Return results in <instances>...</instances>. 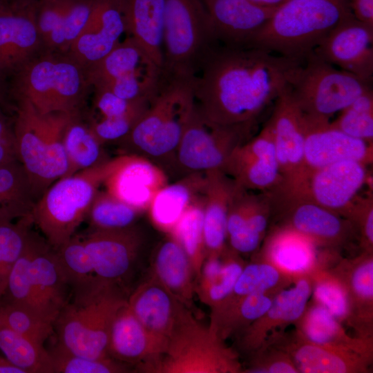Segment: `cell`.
<instances>
[{
    "label": "cell",
    "mask_w": 373,
    "mask_h": 373,
    "mask_svg": "<svg viewBox=\"0 0 373 373\" xmlns=\"http://www.w3.org/2000/svg\"><path fill=\"white\" fill-rule=\"evenodd\" d=\"M142 213L117 199L106 191L96 193L86 218L90 230H113L131 227Z\"/></svg>",
    "instance_id": "43"
},
{
    "label": "cell",
    "mask_w": 373,
    "mask_h": 373,
    "mask_svg": "<svg viewBox=\"0 0 373 373\" xmlns=\"http://www.w3.org/2000/svg\"><path fill=\"white\" fill-rule=\"evenodd\" d=\"M153 68H159L138 44L127 37L86 72L91 88H98L126 75Z\"/></svg>",
    "instance_id": "37"
},
{
    "label": "cell",
    "mask_w": 373,
    "mask_h": 373,
    "mask_svg": "<svg viewBox=\"0 0 373 373\" xmlns=\"http://www.w3.org/2000/svg\"><path fill=\"white\" fill-rule=\"evenodd\" d=\"M285 351L299 373H367L373 358L312 343L296 329L273 332L265 341Z\"/></svg>",
    "instance_id": "18"
},
{
    "label": "cell",
    "mask_w": 373,
    "mask_h": 373,
    "mask_svg": "<svg viewBox=\"0 0 373 373\" xmlns=\"http://www.w3.org/2000/svg\"><path fill=\"white\" fill-rule=\"evenodd\" d=\"M204 200L203 195L191 204L168 233L189 258L196 281L207 258L203 233Z\"/></svg>",
    "instance_id": "40"
},
{
    "label": "cell",
    "mask_w": 373,
    "mask_h": 373,
    "mask_svg": "<svg viewBox=\"0 0 373 373\" xmlns=\"http://www.w3.org/2000/svg\"><path fill=\"white\" fill-rule=\"evenodd\" d=\"M352 16L349 0H287L249 46L304 59L336 26Z\"/></svg>",
    "instance_id": "3"
},
{
    "label": "cell",
    "mask_w": 373,
    "mask_h": 373,
    "mask_svg": "<svg viewBox=\"0 0 373 373\" xmlns=\"http://www.w3.org/2000/svg\"><path fill=\"white\" fill-rule=\"evenodd\" d=\"M303 115L304 156L308 174L340 161L354 160L366 165L372 163L373 144L343 133L332 126L329 120Z\"/></svg>",
    "instance_id": "21"
},
{
    "label": "cell",
    "mask_w": 373,
    "mask_h": 373,
    "mask_svg": "<svg viewBox=\"0 0 373 373\" xmlns=\"http://www.w3.org/2000/svg\"><path fill=\"white\" fill-rule=\"evenodd\" d=\"M368 178L366 164L354 160L340 161L310 171L303 187L290 193L309 199L343 216Z\"/></svg>",
    "instance_id": "20"
},
{
    "label": "cell",
    "mask_w": 373,
    "mask_h": 373,
    "mask_svg": "<svg viewBox=\"0 0 373 373\" xmlns=\"http://www.w3.org/2000/svg\"><path fill=\"white\" fill-rule=\"evenodd\" d=\"M93 90L95 106L102 117H118L144 112L151 102L124 99L106 89Z\"/></svg>",
    "instance_id": "54"
},
{
    "label": "cell",
    "mask_w": 373,
    "mask_h": 373,
    "mask_svg": "<svg viewBox=\"0 0 373 373\" xmlns=\"http://www.w3.org/2000/svg\"><path fill=\"white\" fill-rule=\"evenodd\" d=\"M309 276L312 301L325 308L341 323L347 325L350 305L342 282L329 269L315 270Z\"/></svg>",
    "instance_id": "46"
},
{
    "label": "cell",
    "mask_w": 373,
    "mask_h": 373,
    "mask_svg": "<svg viewBox=\"0 0 373 373\" xmlns=\"http://www.w3.org/2000/svg\"><path fill=\"white\" fill-rule=\"evenodd\" d=\"M127 303L147 329L167 341L188 310L186 306L152 274L128 296Z\"/></svg>",
    "instance_id": "30"
},
{
    "label": "cell",
    "mask_w": 373,
    "mask_h": 373,
    "mask_svg": "<svg viewBox=\"0 0 373 373\" xmlns=\"http://www.w3.org/2000/svg\"><path fill=\"white\" fill-rule=\"evenodd\" d=\"M0 373H24V372L12 364L6 358L0 356Z\"/></svg>",
    "instance_id": "59"
},
{
    "label": "cell",
    "mask_w": 373,
    "mask_h": 373,
    "mask_svg": "<svg viewBox=\"0 0 373 373\" xmlns=\"http://www.w3.org/2000/svg\"><path fill=\"white\" fill-rule=\"evenodd\" d=\"M205 173H191L167 184L155 195L147 211L153 224L169 233L188 207L204 194Z\"/></svg>",
    "instance_id": "35"
},
{
    "label": "cell",
    "mask_w": 373,
    "mask_h": 373,
    "mask_svg": "<svg viewBox=\"0 0 373 373\" xmlns=\"http://www.w3.org/2000/svg\"><path fill=\"white\" fill-rule=\"evenodd\" d=\"M218 41L228 46H249L276 8L249 0H201Z\"/></svg>",
    "instance_id": "28"
},
{
    "label": "cell",
    "mask_w": 373,
    "mask_h": 373,
    "mask_svg": "<svg viewBox=\"0 0 373 373\" xmlns=\"http://www.w3.org/2000/svg\"><path fill=\"white\" fill-rule=\"evenodd\" d=\"M63 144L68 159L69 176L98 165L108 159L103 144L92 131L89 124L83 122L82 114L73 115L64 133Z\"/></svg>",
    "instance_id": "39"
},
{
    "label": "cell",
    "mask_w": 373,
    "mask_h": 373,
    "mask_svg": "<svg viewBox=\"0 0 373 373\" xmlns=\"http://www.w3.org/2000/svg\"><path fill=\"white\" fill-rule=\"evenodd\" d=\"M37 200L19 160L0 165V220H15L30 216Z\"/></svg>",
    "instance_id": "38"
},
{
    "label": "cell",
    "mask_w": 373,
    "mask_h": 373,
    "mask_svg": "<svg viewBox=\"0 0 373 373\" xmlns=\"http://www.w3.org/2000/svg\"><path fill=\"white\" fill-rule=\"evenodd\" d=\"M14 99L17 158L25 169L38 200L68 171L63 137L73 115L64 113L41 115L26 99Z\"/></svg>",
    "instance_id": "5"
},
{
    "label": "cell",
    "mask_w": 373,
    "mask_h": 373,
    "mask_svg": "<svg viewBox=\"0 0 373 373\" xmlns=\"http://www.w3.org/2000/svg\"><path fill=\"white\" fill-rule=\"evenodd\" d=\"M0 108V165L18 160L13 122Z\"/></svg>",
    "instance_id": "56"
},
{
    "label": "cell",
    "mask_w": 373,
    "mask_h": 373,
    "mask_svg": "<svg viewBox=\"0 0 373 373\" xmlns=\"http://www.w3.org/2000/svg\"><path fill=\"white\" fill-rule=\"evenodd\" d=\"M294 280L274 265L254 258L245 265L232 292L220 305L254 293L277 294L291 285Z\"/></svg>",
    "instance_id": "41"
},
{
    "label": "cell",
    "mask_w": 373,
    "mask_h": 373,
    "mask_svg": "<svg viewBox=\"0 0 373 373\" xmlns=\"http://www.w3.org/2000/svg\"><path fill=\"white\" fill-rule=\"evenodd\" d=\"M0 350L24 373H52L50 354L44 345L1 325Z\"/></svg>",
    "instance_id": "42"
},
{
    "label": "cell",
    "mask_w": 373,
    "mask_h": 373,
    "mask_svg": "<svg viewBox=\"0 0 373 373\" xmlns=\"http://www.w3.org/2000/svg\"><path fill=\"white\" fill-rule=\"evenodd\" d=\"M95 277L121 286L131 273L140 254L143 237L134 225L113 230H90L80 236Z\"/></svg>",
    "instance_id": "16"
},
{
    "label": "cell",
    "mask_w": 373,
    "mask_h": 373,
    "mask_svg": "<svg viewBox=\"0 0 373 373\" xmlns=\"http://www.w3.org/2000/svg\"><path fill=\"white\" fill-rule=\"evenodd\" d=\"M349 5L357 20L373 27V0H349Z\"/></svg>",
    "instance_id": "57"
},
{
    "label": "cell",
    "mask_w": 373,
    "mask_h": 373,
    "mask_svg": "<svg viewBox=\"0 0 373 373\" xmlns=\"http://www.w3.org/2000/svg\"><path fill=\"white\" fill-rule=\"evenodd\" d=\"M39 236L32 229L30 231L23 250L10 271L6 290L3 296L37 313L30 283V267Z\"/></svg>",
    "instance_id": "48"
},
{
    "label": "cell",
    "mask_w": 373,
    "mask_h": 373,
    "mask_svg": "<svg viewBox=\"0 0 373 373\" xmlns=\"http://www.w3.org/2000/svg\"><path fill=\"white\" fill-rule=\"evenodd\" d=\"M48 352L52 373H122L131 370L126 364L111 357H84L73 354L57 344Z\"/></svg>",
    "instance_id": "50"
},
{
    "label": "cell",
    "mask_w": 373,
    "mask_h": 373,
    "mask_svg": "<svg viewBox=\"0 0 373 373\" xmlns=\"http://www.w3.org/2000/svg\"><path fill=\"white\" fill-rule=\"evenodd\" d=\"M119 163L104 180L105 191L141 213L168 184L165 171L141 155L121 154Z\"/></svg>",
    "instance_id": "23"
},
{
    "label": "cell",
    "mask_w": 373,
    "mask_h": 373,
    "mask_svg": "<svg viewBox=\"0 0 373 373\" xmlns=\"http://www.w3.org/2000/svg\"><path fill=\"white\" fill-rule=\"evenodd\" d=\"M139 370L157 373H239L238 353L188 309L168 339L164 354Z\"/></svg>",
    "instance_id": "9"
},
{
    "label": "cell",
    "mask_w": 373,
    "mask_h": 373,
    "mask_svg": "<svg viewBox=\"0 0 373 373\" xmlns=\"http://www.w3.org/2000/svg\"><path fill=\"white\" fill-rule=\"evenodd\" d=\"M30 277L37 312L55 323L69 300L71 285L52 248L39 236L30 267Z\"/></svg>",
    "instance_id": "27"
},
{
    "label": "cell",
    "mask_w": 373,
    "mask_h": 373,
    "mask_svg": "<svg viewBox=\"0 0 373 373\" xmlns=\"http://www.w3.org/2000/svg\"><path fill=\"white\" fill-rule=\"evenodd\" d=\"M0 325L41 345L55 332L53 323L3 296L0 298Z\"/></svg>",
    "instance_id": "45"
},
{
    "label": "cell",
    "mask_w": 373,
    "mask_h": 373,
    "mask_svg": "<svg viewBox=\"0 0 373 373\" xmlns=\"http://www.w3.org/2000/svg\"><path fill=\"white\" fill-rule=\"evenodd\" d=\"M94 0H35L43 52L66 54L86 24Z\"/></svg>",
    "instance_id": "26"
},
{
    "label": "cell",
    "mask_w": 373,
    "mask_h": 373,
    "mask_svg": "<svg viewBox=\"0 0 373 373\" xmlns=\"http://www.w3.org/2000/svg\"><path fill=\"white\" fill-rule=\"evenodd\" d=\"M330 124L343 133L373 144V92L358 96Z\"/></svg>",
    "instance_id": "49"
},
{
    "label": "cell",
    "mask_w": 373,
    "mask_h": 373,
    "mask_svg": "<svg viewBox=\"0 0 373 373\" xmlns=\"http://www.w3.org/2000/svg\"><path fill=\"white\" fill-rule=\"evenodd\" d=\"M33 225L31 216L15 220H0V298L5 294L10 271Z\"/></svg>",
    "instance_id": "44"
},
{
    "label": "cell",
    "mask_w": 373,
    "mask_h": 373,
    "mask_svg": "<svg viewBox=\"0 0 373 373\" xmlns=\"http://www.w3.org/2000/svg\"><path fill=\"white\" fill-rule=\"evenodd\" d=\"M151 274L184 305L190 307L195 293V277L189 258L170 235L156 247Z\"/></svg>",
    "instance_id": "34"
},
{
    "label": "cell",
    "mask_w": 373,
    "mask_h": 373,
    "mask_svg": "<svg viewBox=\"0 0 373 373\" xmlns=\"http://www.w3.org/2000/svg\"><path fill=\"white\" fill-rule=\"evenodd\" d=\"M276 294L254 293L212 309L209 329L224 341L237 336L264 314Z\"/></svg>",
    "instance_id": "36"
},
{
    "label": "cell",
    "mask_w": 373,
    "mask_h": 373,
    "mask_svg": "<svg viewBox=\"0 0 373 373\" xmlns=\"http://www.w3.org/2000/svg\"><path fill=\"white\" fill-rule=\"evenodd\" d=\"M249 135L240 129L212 122L195 105L177 148L174 164L186 175L222 171L233 150Z\"/></svg>",
    "instance_id": "12"
},
{
    "label": "cell",
    "mask_w": 373,
    "mask_h": 373,
    "mask_svg": "<svg viewBox=\"0 0 373 373\" xmlns=\"http://www.w3.org/2000/svg\"><path fill=\"white\" fill-rule=\"evenodd\" d=\"M11 0H0V14L6 11L10 7Z\"/></svg>",
    "instance_id": "61"
},
{
    "label": "cell",
    "mask_w": 373,
    "mask_h": 373,
    "mask_svg": "<svg viewBox=\"0 0 373 373\" xmlns=\"http://www.w3.org/2000/svg\"><path fill=\"white\" fill-rule=\"evenodd\" d=\"M13 2H34L35 0H11Z\"/></svg>",
    "instance_id": "62"
},
{
    "label": "cell",
    "mask_w": 373,
    "mask_h": 373,
    "mask_svg": "<svg viewBox=\"0 0 373 373\" xmlns=\"http://www.w3.org/2000/svg\"><path fill=\"white\" fill-rule=\"evenodd\" d=\"M193 82L162 81L148 108L130 133L117 142L122 154H134L153 161H171L195 108ZM158 165V164H157Z\"/></svg>",
    "instance_id": "4"
},
{
    "label": "cell",
    "mask_w": 373,
    "mask_h": 373,
    "mask_svg": "<svg viewBox=\"0 0 373 373\" xmlns=\"http://www.w3.org/2000/svg\"><path fill=\"white\" fill-rule=\"evenodd\" d=\"M340 69L370 82L373 76V27L354 16L336 26L312 51Z\"/></svg>",
    "instance_id": "17"
},
{
    "label": "cell",
    "mask_w": 373,
    "mask_h": 373,
    "mask_svg": "<svg viewBox=\"0 0 373 373\" xmlns=\"http://www.w3.org/2000/svg\"><path fill=\"white\" fill-rule=\"evenodd\" d=\"M203 233L207 257L220 256L227 245V220L236 184L221 170L206 172Z\"/></svg>",
    "instance_id": "31"
},
{
    "label": "cell",
    "mask_w": 373,
    "mask_h": 373,
    "mask_svg": "<svg viewBox=\"0 0 373 373\" xmlns=\"http://www.w3.org/2000/svg\"><path fill=\"white\" fill-rule=\"evenodd\" d=\"M251 2L263 7L277 8L287 0H249Z\"/></svg>",
    "instance_id": "60"
},
{
    "label": "cell",
    "mask_w": 373,
    "mask_h": 373,
    "mask_svg": "<svg viewBox=\"0 0 373 373\" xmlns=\"http://www.w3.org/2000/svg\"><path fill=\"white\" fill-rule=\"evenodd\" d=\"M43 52L35 1H12L0 14V72L15 73Z\"/></svg>",
    "instance_id": "22"
},
{
    "label": "cell",
    "mask_w": 373,
    "mask_h": 373,
    "mask_svg": "<svg viewBox=\"0 0 373 373\" xmlns=\"http://www.w3.org/2000/svg\"><path fill=\"white\" fill-rule=\"evenodd\" d=\"M222 171L240 187L271 192L282 184L273 132L269 120L254 137L236 146Z\"/></svg>",
    "instance_id": "15"
},
{
    "label": "cell",
    "mask_w": 373,
    "mask_h": 373,
    "mask_svg": "<svg viewBox=\"0 0 373 373\" xmlns=\"http://www.w3.org/2000/svg\"><path fill=\"white\" fill-rule=\"evenodd\" d=\"M304 59L220 43L193 80L195 106L212 122L249 134L264 111L289 86Z\"/></svg>",
    "instance_id": "1"
},
{
    "label": "cell",
    "mask_w": 373,
    "mask_h": 373,
    "mask_svg": "<svg viewBox=\"0 0 373 373\" xmlns=\"http://www.w3.org/2000/svg\"><path fill=\"white\" fill-rule=\"evenodd\" d=\"M343 216L354 226L361 251L373 252L372 191L362 197L356 195L346 208Z\"/></svg>",
    "instance_id": "52"
},
{
    "label": "cell",
    "mask_w": 373,
    "mask_h": 373,
    "mask_svg": "<svg viewBox=\"0 0 373 373\" xmlns=\"http://www.w3.org/2000/svg\"><path fill=\"white\" fill-rule=\"evenodd\" d=\"M248 356V367L243 369L242 372L299 373L285 351L268 343H264Z\"/></svg>",
    "instance_id": "53"
},
{
    "label": "cell",
    "mask_w": 373,
    "mask_h": 373,
    "mask_svg": "<svg viewBox=\"0 0 373 373\" xmlns=\"http://www.w3.org/2000/svg\"><path fill=\"white\" fill-rule=\"evenodd\" d=\"M341 258L339 250L318 247L299 233L273 224L255 256L294 280L317 269H329Z\"/></svg>",
    "instance_id": "14"
},
{
    "label": "cell",
    "mask_w": 373,
    "mask_h": 373,
    "mask_svg": "<svg viewBox=\"0 0 373 373\" xmlns=\"http://www.w3.org/2000/svg\"><path fill=\"white\" fill-rule=\"evenodd\" d=\"M145 111L118 117H101L90 121L89 126L103 145L108 142H118L130 133Z\"/></svg>",
    "instance_id": "55"
},
{
    "label": "cell",
    "mask_w": 373,
    "mask_h": 373,
    "mask_svg": "<svg viewBox=\"0 0 373 373\" xmlns=\"http://www.w3.org/2000/svg\"><path fill=\"white\" fill-rule=\"evenodd\" d=\"M168 341L147 329L126 303L113 321L108 345L112 358L137 367L155 361L166 352Z\"/></svg>",
    "instance_id": "29"
},
{
    "label": "cell",
    "mask_w": 373,
    "mask_h": 373,
    "mask_svg": "<svg viewBox=\"0 0 373 373\" xmlns=\"http://www.w3.org/2000/svg\"><path fill=\"white\" fill-rule=\"evenodd\" d=\"M127 298L120 285L97 278L86 287L73 289V299L65 305L54 323L56 344L84 357H110L108 345L111 325Z\"/></svg>",
    "instance_id": "2"
},
{
    "label": "cell",
    "mask_w": 373,
    "mask_h": 373,
    "mask_svg": "<svg viewBox=\"0 0 373 373\" xmlns=\"http://www.w3.org/2000/svg\"><path fill=\"white\" fill-rule=\"evenodd\" d=\"M218 44L201 0H166L162 80L193 82Z\"/></svg>",
    "instance_id": "8"
},
{
    "label": "cell",
    "mask_w": 373,
    "mask_h": 373,
    "mask_svg": "<svg viewBox=\"0 0 373 373\" xmlns=\"http://www.w3.org/2000/svg\"><path fill=\"white\" fill-rule=\"evenodd\" d=\"M56 251L72 289L86 287L97 279L80 236L74 235Z\"/></svg>",
    "instance_id": "51"
},
{
    "label": "cell",
    "mask_w": 373,
    "mask_h": 373,
    "mask_svg": "<svg viewBox=\"0 0 373 373\" xmlns=\"http://www.w3.org/2000/svg\"><path fill=\"white\" fill-rule=\"evenodd\" d=\"M329 269L342 282L347 294V325L356 337L373 338V252L361 251L352 258H341Z\"/></svg>",
    "instance_id": "25"
},
{
    "label": "cell",
    "mask_w": 373,
    "mask_h": 373,
    "mask_svg": "<svg viewBox=\"0 0 373 373\" xmlns=\"http://www.w3.org/2000/svg\"><path fill=\"white\" fill-rule=\"evenodd\" d=\"M289 89L305 115L329 120L371 88L370 82L337 69L312 52L295 73Z\"/></svg>",
    "instance_id": "10"
},
{
    "label": "cell",
    "mask_w": 373,
    "mask_h": 373,
    "mask_svg": "<svg viewBox=\"0 0 373 373\" xmlns=\"http://www.w3.org/2000/svg\"><path fill=\"white\" fill-rule=\"evenodd\" d=\"M295 329L309 341L373 358V338L349 336L325 308L312 301L294 324Z\"/></svg>",
    "instance_id": "32"
},
{
    "label": "cell",
    "mask_w": 373,
    "mask_h": 373,
    "mask_svg": "<svg viewBox=\"0 0 373 373\" xmlns=\"http://www.w3.org/2000/svg\"><path fill=\"white\" fill-rule=\"evenodd\" d=\"M126 32L124 0H94L86 24L66 54L86 69L111 52Z\"/></svg>",
    "instance_id": "19"
},
{
    "label": "cell",
    "mask_w": 373,
    "mask_h": 373,
    "mask_svg": "<svg viewBox=\"0 0 373 373\" xmlns=\"http://www.w3.org/2000/svg\"><path fill=\"white\" fill-rule=\"evenodd\" d=\"M12 94L41 115L82 114L91 86L86 69L67 54L41 52L14 73Z\"/></svg>",
    "instance_id": "6"
},
{
    "label": "cell",
    "mask_w": 373,
    "mask_h": 373,
    "mask_svg": "<svg viewBox=\"0 0 373 373\" xmlns=\"http://www.w3.org/2000/svg\"><path fill=\"white\" fill-rule=\"evenodd\" d=\"M128 37L161 70L164 61L166 0H124Z\"/></svg>",
    "instance_id": "33"
},
{
    "label": "cell",
    "mask_w": 373,
    "mask_h": 373,
    "mask_svg": "<svg viewBox=\"0 0 373 373\" xmlns=\"http://www.w3.org/2000/svg\"><path fill=\"white\" fill-rule=\"evenodd\" d=\"M280 291L269 309L236 336L239 349L249 355L260 347L274 332L294 324L305 309L312 295L309 275L296 278Z\"/></svg>",
    "instance_id": "24"
},
{
    "label": "cell",
    "mask_w": 373,
    "mask_h": 373,
    "mask_svg": "<svg viewBox=\"0 0 373 373\" xmlns=\"http://www.w3.org/2000/svg\"><path fill=\"white\" fill-rule=\"evenodd\" d=\"M223 265L219 275L211 282L195 286L200 300L213 309L231 294L245 262L240 254L229 246L222 254Z\"/></svg>",
    "instance_id": "47"
},
{
    "label": "cell",
    "mask_w": 373,
    "mask_h": 373,
    "mask_svg": "<svg viewBox=\"0 0 373 373\" xmlns=\"http://www.w3.org/2000/svg\"><path fill=\"white\" fill-rule=\"evenodd\" d=\"M271 124L282 184L296 193L305 185L308 172L304 156V115L288 86L276 99Z\"/></svg>",
    "instance_id": "13"
},
{
    "label": "cell",
    "mask_w": 373,
    "mask_h": 373,
    "mask_svg": "<svg viewBox=\"0 0 373 373\" xmlns=\"http://www.w3.org/2000/svg\"><path fill=\"white\" fill-rule=\"evenodd\" d=\"M0 108L6 112H10L15 108L9 99L6 75L1 72H0Z\"/></svg>",
    "instance_id": "58"
},
{
    "label": "cell",
    "mask_w": 373,
    "mask_h": 373,
    "mask_svg": "<svg viewBox=\"0 0 373 373\" xmlns=\"http://www.w3.org/2000/svg\"><path fill=\"white\" fill-rule=\"evenodd\" d=\"M122 155L63 177L37 200L31 216L34 225L55 249L67 242L86 218L93 200Z\"/></svg>",
    "instance_id": "7"
},
{
    "label": "cell",
    "mask_w": 373,
    "mask_h": 373,
    "mask_svg": "<svg viewBox=\"0 0 373 373\" xmlns=\"http://www.w3.org/2000/svg\"><path fill=\"white\" fill-rule=\"evenodd\" d=\"M267 193L273 225L299 233L324 248L340 250L358 240L352 224L338 213L280 189Z\"/></svg>",
    "instance_id": "11"
}]
</instances>
